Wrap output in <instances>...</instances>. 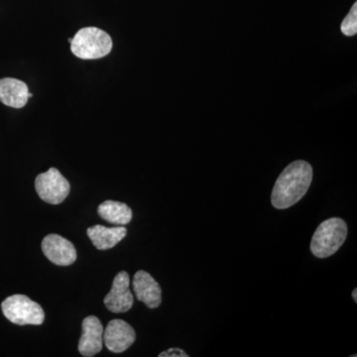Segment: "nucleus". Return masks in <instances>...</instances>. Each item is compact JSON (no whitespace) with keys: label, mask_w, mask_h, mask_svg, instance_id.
Returning a JSON list of instances; mask_svg holds the SVG:
<instances>
[{"label":"nucleus","mask_w":357,"mask_h":357,"mask_svg":"<svg viewBox=\"0 0 357 357\" xmlns=\"http://www.w3.org/2000/svg\"><path fill=\"white\" fill-rule=\"evenodd\" d=\"M83 333L79 338V351L83 356H95L102 349L103 328L100 319L95 316L84 319Z\"/></svg>","instance_id":"1a4fd4ad"},{"label":"nucleus","mask_w":357,"mask_h":357,"mask_svg":"<svg viewBox=\"0 0 357 357\" xmlns=\"http://www.w3.org/2000/svg\"><path fill=\"white\" fill-rule=\"evenodd\" d=\"M135 340L136 333L132 326L122 319H112L103 332L105 347L114 354L126 351L134 344Z\"/></svg>","instance_id":"6e6552de"},{"label":"nucleus","mask_w":357,"mask_h":357,"mask_svg":"<svg viewBox=\"0 0 357 357\" xmlns=\"http://www.w3.org/2000/svg\"><path fill=\"white\" fill-rule=\"evenodd\" d=\"M6 318L15 325L39 326L43 324L45 314L38 303L25 295H13L6 298L1 304Z\"/></svg>","instance_id":"20e7f679"},{"label":"nucleus","mask_w":357,"mask_h":357,"mask_svg":"<svg viewBox=\"0 0 357 357\" xmlns=\"http://www.w3.org/2000/svg\"><path fill=\"white\" fill-rule=\"evenodd\" d=\"M112 37L96 27H84L70 41V51L82 60H96L109 55L112 50Z\"/></svg>","instance_id":"f03ea898"},{"label":"nucleus","mask_w":357,"mask_h":357,"mask_svg":"<svg viewBox=\"0 0 357 357\" xmlns=\"http://www.w3.org/2000/svg\"><path fill=\"white\" fill-rule=\"evenodd\" d=\"M133 291L138 301L144 303L149 309H156L162 303L161 287L147 272L140 270L134 275Z\"/></svg>","instance_id":"9d476101"},{"label":"nucleus","mask_w":357,"mask_h":357,"mask_svg":"<svg viewBox=\"0 0 357 357\" xmlns=\"http://www.w3.org/2000/svg\"><path fill=\"white\" fill-rule=\"evenodd\" d=\"M27 84L20 79L6 77L0 79V102L13 109H22L29 100Z\"/></svg>","instance_id":"9b49d317"},{"label":"nucleus","mask_w":357,"mask_h":357,"mask_svg":"<svg viewBox=\"0 0 357 357\" xmlns=\"http://www.w3.org/2000/svg\"><path fill=\"white\" fill-rule=\"evenodd\" d=\"M347 236V225L342 218H332L319 225L312 236L311 251L318 258L330 257L342 248Z\"/></svg>","instance_id":"7ed1b4c3"},{"label":"nucleus","mask_w":357,"mask_h":357,"mask_svg":"<svg viewBox=\"0 0 357 357\" xmlns=\"http://www.w3.org/2000/svg\"><path fill=\"white\" fill-rule=\"evenodd\" d=\"M312 180V168L303 160L293 162L284 169L272 191L271 203L278 210H286L306 195Z\"/></svg>","instance_id":"f257e3e1"},{"label":"nucleus","mask_w":357,"mask_h":357,"mask_svg":"<svg viewBox=\"0 0 357 357\" xmlns=\"http://www.w3.org/2000/svg\"><path fill=\"white\" fill-rule=\"evenodd\" d=\"M357 289H354V292H352V297H354V302H357Z\"/></svg>","instance_id":"dca6fc26"},{"label":"nucleus","mask_w":357,"mask_h":357,"mask_svg":"<svg viewBox=\"0 0 357 357\" xmlns=\"http://www.w3.org/2000/svg\"><path fill=\"white\" fill-rule=\"evenodd\" d=\"M44 255L58 266H70L77 260L74 244L59 234H48L42 241Z\"/></svg>","instance_id":"0eeeda50"},{"label":"nucleus","mask_w":357,"mask_h":357,"mask_svg":"<svg viewBox=\"0 0 357 357\" xmlns=\"http://www.w3.org/2000/svg\"><path fill=\"white\" fill-rule=\"evenodd\" d=\"M35 189L45 203L59 204L69 196L70 185L58 169L50 168L47 172L37 176Z\"/></svg>","instance_id":"39448f33"},{"label":"nucleus","mask_w":357,"mask_h":357,"mask_svg":"<svg viewBox=\"0 0 357 357\" xmlns=\"http://www.w3.org/2000/svg\"><path fill=\"white\" fill-rule=\"evenodd\" d=\"M340 30L345 36L351 37L357 33V3L354 2L351 11L345 16L340 25Z\"/></svg>","instance_id":"4468645a"},{"label":"nucleus","mask_w":357,"mask_h":357,"mask_svg":"<svg viewBox=\"0 0 357 357\" xmlns=\"http://www.w3.org/2000/svg\"><path fill=\"white\" fill-rule=\"evenodd\" d=\"M88 236L98 250L114 248L128 234V229L123 227H105L95 225L88 229Z\"/></svg>","instance_id":"f8f14e48"},{"label":"nucleus","mask_w":357,"mask_h":357,"mask_svg":"<svg viewBox=\"0 0 357 357\" xmlns=\"http://www.w3.org/2000/svg\"><path fill=\"white\" fill-rule=\"evenodd\" d=\"M102 220L117 225H126L132 220V211L128 204L119 202L105 201L98 208Z\"/></svg>","instance_id":"ddd939ff"},{"label":"nucleus","mask_w":357,"mask_h":357,"mask_svg":"<svg viewBox=\"0 0 357 357\" xmlns=\"http://www.w3.org/2000/svg\"><path fill=\"white\" fill-rule=\"evenodd\" d=\"M129 286L130 279L128 272H119L112 282V290L105 298V305L109 311L121 314L128 312L132 307L134 298Z\"/></svg>","instance_id":"423d86ee"},{"label":"nucleus","mask_w":357,"mask_h":357,"mask_svg":"<svg viewBox=\"0 0 357 357\" xmlns=\"http://www.w3.org/2000/svg\"><path fill=\"white\" fill-rule=\"evenodd\" d=\"M187 354L180 349H170L168 351L162 352L159 354V357H188Z\"/></svg>","instance_id":"2eb2a0df"}]
</instances>
